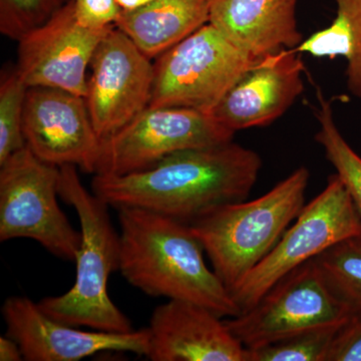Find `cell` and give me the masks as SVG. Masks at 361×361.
Instances as JSON below:
<instances>
[{"label": "cell", "instance_id": "obj_1", "mask_svg": "<svg viewBox=\"0 0 361 361\" xmlns=\"http://www.w3.org/2000/svg\"><path fill=\"white\" fill-rule=\"evenodd\" d=\"M261 168L256 152L231 141L178 152L130 174L94 175L92 191L116 210L142 209L191 225L246 201Z\"/></svg>", "mask_w": 361, "mask_h": 361}, {"label": "cell", "instance_id": "obj_2", "mask_svg": "<svg viewBox=\"0 0 361 361\" xmlns=\"http://www.w3.org/2000/svg\"><path fill=\"white\" fill-rule=\"evenodd\" d=\"M120 271L132 286L154 297L199 304L220 317L241 310L206 265L204 248L190 225L151 211L123 208Z\"/></svg>", "mask_w": 361, "mask_h": 361}, {"label": "cell", "instance_id": "obj_3", "mask_svg": "<svg viewBox=\"0 0 361 361\" xmlns=\"http://www.w3.org/2000/svg\"><path fill=\"white\" fill-rule=\"evenodd\" d=\"M59 197L75 209L82 243L75 262V281L63 295L47 297L40 310L58 322L111 334L133 331L132 323L109 295L111 273L120 269V232L111 222L110 206L84 186L75 166L59 167Z\"/></svg>", "mask_w": 361, "mask_h": 361}, {"label": "cell", "instance_id": "obj_4", "mask_svg": "<svg viewBox=\"0 0 361 361\" xmlns=\"http://www.w3.org/2000/svg\"><path fill=\"white\" fill-rule=\"evenodd\" d=\"M310 173L296 169L268 193L218 208L190 225L228 291L274 248L304 208Z\"/></svg>", "mask_w": 361, "mask_h": 361}, {"label": "cell", "instance_id": "obj_5", "mask_svg": "<svg viewBox=\"0 0 361 361\" xmlns=\"http://www.w3.org/2000/svg\"><path fill=\"white\" fill-rule=\"evenodd\" d=\"M263 59V58H262ZM211 23L159 56L149 106L211 114L242 75L257 65Z\"/></svg>", "mask_w": 361, "mask_h": 361}, {"label": "cell", "instance_id": "obj_6", "mask_svg": "<svg viewBox=\"0 0 361 361\" xmlns=\"http://www.w3.org/2000/svg\"><path fill=\"white\" fill-rule=\"evenodd\" d=\"M59 167L27 147L0 164V241L25 238L52 255L75 261L82 233L59 205Z\"/></svg>", "mask_w": 361, "mask_h": 361}, {"label": "cell", "instance_id": "obj_7", "mask_svg": "<svg viewBox=\"0 0 361 361\" xmlns=\"http://www.w3.org/2000/svg\"><path fill=\"white\" fill-rule=\"evenodd\" d=\"M360 235L361 214L338 176H330L324 190L304 206L270 253L232 289L233 300L241 312L248 310L297 267Z\"/></svg>", "mask_w": 361, "mask_h": 361}, {"label": "cell", "instance_id": "obj_8", "mask_svg": "<svg viewBox=\"0 0 361 361\" xmlns=\"http://www.w3.org/2000/svg\"><path fill=\"white\" fill-rule=\"evenodd\" d=\"M234 134L209 113L148 106L122 129L102 140L96 175L139 172L178 152L231 142Z\"/></svg>", "mask_w": 361, "mask_h": 361}, {"label": "cell", "instance_id": "obj_9", "mask_svg": "<svg viewBox=\"0 0 361 361\" xmlns=\"http://www.w3.org/2000/svg\"><path fill=\"white\" fill-rule=\"evenodd\" d=\"M351 312L312 259L280 279L255 305L224 322L244 348H255L303 330L341 324Z\"/></svg>", "mask_w": 361, "mask_h": 361}, {"label": "cell", "instance_id": "obj_10", "mask_svg": "<svg viewBox=\"0 0 361 361\" xmlns=\"http://www.w3.org/2000/svg\"><path fill=\"white\" fill-rule=\"evenodd\" d=\"M90 68L85 99L97 134L104 140L148 108L155 68L116 26L97 45Z\"/></svg>", "mask_w": 361, "mask_h": 361}, {"label": "cell", "instance_id": "obj_11", "mask_svg": "<svg viewBox=\"0 0 361 361\" xmlns=\"http://www.w3.org/2000/svg\"><path fill=\"white\" fill-rule=\"evenodd\" d=\"M26 147L56 167L75 166L96 175L102 139L85 97L54 87H28L23 114Z\"/></svg>", "mask_w": 361, "mask_h": 361}, {"label": "cell", "instance_id": "obj_12", "mask_svg": "<svg viewBox=\"0 0 361 361\" xmlns=\"http://www.w3.org/2000/svg\"><path fill=\"white\" fill-rule=\"evenodd\" d=\"M111 28L97 30L80 25L71 0L18 40L16 71L28 87H54L85 97L87 68Z\"/></svg>", "mask_w": 361, "mask_h": 361}, {"label": "cell", "instance_id": "obj_13", "mask_svg": "<svg viewBox=\"0 0 361 361\" xmlns=\"http://www.w3.org/2000/svg\"><path fill=\"white\" fill-rule=\"evenodd\" d=\"M1 312L6 336L18 342L25 360L78 361L104 351L146 356L148 350L147 329L128 334L85 331L54 319L26 297H9Z\"/></svg>", "mask_w": 361, "mask_h": 361}, {"label": "cell", "instance_id": "obj_14", "mask_svg": "<svg viewBox=\"0 0 361 361\" xmlns=\"http://www.w3.org/2000/svg\"><path fill=\"white\" fill-rule=\"evenodd\" d=\"M146 357L152 361H246V348L213 311L183 300L154 310Z\"/></svg>", "mask_w": 361, "mask_h": 361}, {"label": "cell", "instance_id": "obj_15", "mask_svg": "<svg viewBox=\"0 0 361 361\" xmlns=\"http://www.w3.org/2000/svg\"><path fill=\"white\" fill-rule=\"evenodd\" d=\"M303 70L292 49L264 56L226 92L211 115L234 133L269 125L303 92Z\"/></svg>", "mask_w": 361, "mask_h": 361}, {"label": "cell", "instance_id": "obj_16", "mask_svg": "<svg viewBox=\"0 0 361 361\" xmlns=\"http://www.w3.org/2000/svg\"><path fill=\"white\" fill-rule=\"evenodd\" d=\"M297 0H212L209 23L249 56L262 59L303 42Z\"/></svg>", "mask_w": 361, "mask_h": 361}, {"label": "cell", "instance_id": "obj_17", "mask_svg": "<svg viewBox=\"0 0 361 361\" xmlns=\"http://www.w3.org/2000/svg\"><path fill=\"white\" fill-rule=\"evenodd\" d=\"M211 1L153 0L123 11L115 26L152 59L208 23Z\"/></svg>", "mask_w": 361, "mask_h": 361}, {"label": "cell", "instance_id": "obj_18", "mask_svg": "<svg viewBox=\"0 0 361 361\" xmlns=\"http://www.w3.org/2000/svg\"><path fill=\"white\" fill-rule=\"evenodd\" d=\"M336 18L324 30L313 33L292 49L315 58L345 59L346 85L361 99V0H336Z\"/></svg>", "mask_w": 361, "mask_h": 361}, {"label": "cell", "instance_id": "obj_19", "mask_svg": "<svg viewBox=\"0 0 361 361\" xmlns=\"http://www.w3.org/2000/svg\"><path fill=\"white\" fill-rule=\"evenodd\" d=\"M313 261L337 298L361 310V235L342 240Z\"/></svg>", "mask_w": 361, "mask_h": 361}, {"label": "cell", "instance_id": "obj_20", "mask_svg": "<svg viewBox=\"0 0 361 361\" xmlns=\"http://www.w3.org/2000/svg\"><path fill=\"white\" fill-rule=\"evenodd\" d=\"M319 109L316 113L319 130L315 141L324 149L325 157L336 169L353 203L361 214V157L349 146L337 128L331 104L318 92Z\"/></svg>", "mask_w": 361, "mask_h": 361}, {"label": "cell", "instance_id": "obj_21", "mask_svg": "<svg viewBox=\"0 0 361 361\" xmlns=\"http://www.w3.org/2000/svg\"><path fill=\"white\" fill-rule=\"evenodd\" d=\"M339 325L314 327L272 343L246 348V361H324Z\"/></svg>", "mask_w": 361, "mask_h": 361}, {"label": "cell", "instance_id": "obj_22", "mask_svg": "<svg viewBox=\"0 0 361 361\" xmlns=\"http://www.w3.org/2000/svg\"><path fill=\"white\" fill-rule=\"evenodd\" d=\"M28 87L16 68L0 80V164L26 147L23 114Z\"/></svg>", "mask_w": 361, "mask_h": 361}, {"label": "cell", "instance_id": "obj_23", "mask_svg": "<svg viewBox=\"0 0 361 361\" xmlns=\"http://www.w3.org/2000/svg\"><path fill=\"white\" fill-rule=\"evenodd\" d=\"M71 0H0V32L8 39H21L44 25Z\"/></svg>", "mask_w": 361, "mask_h": 361}, {"label": "cell", "instance_id": "obj_24", "mask_svg": "<svg viewBox=\"0 0 361 361\" xmlns=\"http://www.w3.org/2000/svg\"><path fill=\"white\" fill-rule=\"evenodd\" d=\"M324 361H361V310H353L339 325Z\"/></svg>", "mask_w": 361, "mask_h": 361}, {"label": "cell", "instance_id": "obj_25", "mask_svg": "<svg viewBox=\"0 0 361 361\" xmlns=\"http://www.w3.org/2000/svg\"><path fill=\"white\" fill-rule=\"evenodd\" d=\"M80 25L90 30H106L116 25L123 13L116 0H73Z\"/></svg>", "mask_w": 361, "mask_h": 361}, {"label": "cell", "instance_id": "obj_26", "mask_svg": "<svg viewBox=\"0 0 361 361\" xmlns=\"http://www.w3.org/2000/svg\"><path fill=\"white\" fill-rule=\"evenodd\" d=\"M0 360H25L20 345L11 337L7 336L0 337Z\"/></svg>", "mask_w": 361, "mask_h": 361}, {"label": "cell", "instance_id": "obj_27", "mask_svg": "<svg viewBox=\"0 0 361 361\" xmlns=\"http://www.w3.org/2000/svg\"><path fill=\"white\" fill-rule=\"evenodd\" d=\"M120 6L122 7L123 11H129V9H134L135 7L144 6L153 0H116Z\"/></svg>", "mask_w": 361, "mask_h": 361}]
</instances>
